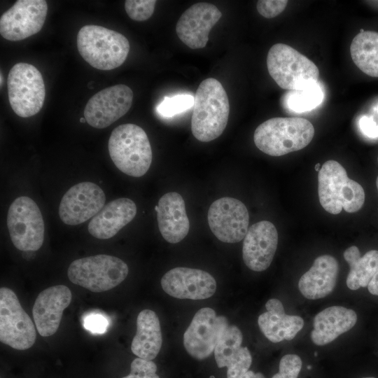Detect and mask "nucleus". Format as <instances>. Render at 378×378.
Segmentation results:
<instances>
[{
    "label": "nucleus",
    "instance_id": "f257e3e1",
    "mask_svg": "<svg viewBox=\"0 0 378 378\" xmlns=\"http://www.w3.org/2000/svg\"><path fill=\"white\" fill-rule=\"evenodd\" d=\"M230 113L228 97L222 84L214 78L204 80L194 97L191 130L200 141L209 142L222 134Z\"/></svg>",
    "mask_w": 378,
    "mask_h": 378
},
{
    "label": "nucleus",
    "instance_id": "f03ea898",
    "mask_svg": "<svg viewBox=\"0 0 378 378\" xmlns=\"http://www.w3.org/2000/svg\"><path fill=\"white\" fill-rule=\"evenodd\" d=\"M314 127L308 120L273 118L255 129L253 140L257 148L271 156H281L306 147L312 140Z\"/></svg>",
    "mask_w": 378,
    "mask_h": 378
},
{
    "label": "nucleus",
    "instance_id": "7ed1b4c3",
    "mask_svg": "<svg viewBox=\"0 0 378 378\" xmlns=\"http://www.w3.org/2000/svg\"><path fill=\"white\" fill-rule=\"evenodd\" d=\"M318 192L322 207L338 214L359 211L365 202V192L356 181L349 178L346 169L335 160L326 161L318 174Z\"/></svg>",
    "mask_w": 378,
    "mask_h": 378
},
{
    "label": "nucleus",
    "instance_id": "20e7f679",
    "mask_svg": "<svg viewBox=\"0 0 378 378\" xmlns=\"http://www.w3.org/2000/svg\"><path fill=\"white\" fill-rule=\"evenodd\" d=\"M77 48L81 57L92 67L111 70L125 61L130 46L122 34L102 26L89 24L79 30Z\"/></svg>",
    "mask_w": 378,
    "mask_h": 378
},
{
    "label": "nucleus",
    "instance_id": "39448f33",
    "mask_svg": "<svg viewBox=\"0 0 378 378\" xmlns=\"http://www.w3.org/2000/svg\"><path fill=\"white\" fill-rule=\"evenodd\" d=\"M108 147L113 162L122 173L140 177L149 169L152 149L148 136L141 127L131 123L118 126L111 134Z\"/></svg>",
    "mask_w": 378,
    "mask_h": 378
},
{
    "label": "nucleus",
    "instance_id": "423d86ee",
    "mask_svg": "<svg viewBox=\"0 0 378 378\" xmlns=\"http://www.w3.org/2000/svg\"><path fill=\"white\" fill-rule=\"evenodd\" d=\"M267 66L276 84L289 91L317 83L319 77L318 69L312 61L284 43H276L270 48Z\"/></svg>",
    "mask_w": 378,
    "mask_h": 378
},
{
    "label": "nucleus",
    "instance_id": "0eeeda50",
    "mask_svg": "<svg viewBox=\"0 0 378 378\" xmlns=\"http://www.w3.org/2000/svg\"><path fill=\"white\" fill-rule=\"evenodd\" d=\"M127 265L109 255H96L74 260L67 270L69 279L92 292L111 290L122 283L128 274Z\"/></svg>",
    "mask_w": 378,
    "mask_h": 378
},
{
    "label": "nucleus",
    "instance_id": "6e6552de",
    "mask_svg": "<svg viewBox=\"0 0 378 378\" xmlns=\"http://www.w3.org/2000/svg\"><path fill=\"white\" fill-rule=\"evenodd\" d=\"M7 85L9 103L18 115L28 118L40 111L46 88L41 72L34 65L14 64L8 73Z\"/></svg>",
    "mask_w": 378,
    "mask_h": 378
},
{
    "label": "nucleus",
    "instance_id": "1a4fd4ad",
    "mask_svg": "<svg viewBox=\"0 0 378 378\" xmlns=\"http://www.w3.org/2000/svg\"><path fill=\"white\" fill-rule=\"evenodd\" d=\"M7 226L14 246L22 251L38 250L44 239V222L40 209L30 197L21 196L11 203Z\"/></svg>",
    "mask_w": 378,
    "mask_h": 378
},
{
    "label": "nucleus",
    "instance_id": "9d476101",
    "mask_svg": "<svg viewBox=\"0 0 378 378\" xmlns=\"http://www.w3.org/2000/svg\"><path fill=\"white\" fill-rule=\"evenodd\" d=\"M36 339L35 326L13 290L0 288V341L17 350L31 347Z\"/></svg>",
    "mask_w": 378,
    "mask_h": 378
},
{
    "label": "nucleus",
    "instance_id": "9b49d317",
    "mask_svg": "<svg viewBox=\"0 0 378 378\" xmlns=\"http://www.w3.org/2000/svg\"><path fill=\"white\" fill-rule=\"evenodd\" d=\"M207 218L211 232L223 242H239L248 230V211L242 202L233 197L215 200L209 209Z\"/></svg>",
    "mask_w": 378,
    "mask_h": 378
},
{
    "label": "nucleus",
    "instance_id": "f8f14e48",
    "mask_svg": "<svg viewBox=\"0 0 378 378\" xmlns=\"http://www.w3.org/2000/svg\"><path fill=\"white\" fill-rule=\"evenodd\" d=\"M228 326L225 316H216L209 307L198 310L184 332L183 345L187 352L197 360L208 358Z\"/></svg>",
    "mask_w": 378,
    "mask_h": 378
},
{
    "label": "nucleus",
    "instance_id": "ddd939ff",
    "mask_svg": "<svg viewBox=\"0 0 378 378\" xmlns=\"http://www.w3.org/2000/svg\"><path fill=\"white\" fill-rule=\"evenodd\" d=\"M45 0H18L0 18V34L8 41L23 40L42 29L47 15Z\"/></svg>",
    "mask_w": 378,
    "mask_h": 378
},
{
    "label": "nucleus",
    "instance_id": "4468645a",
    "mask_svg": "<svg viewBox=\"0 0 378 378\" xmlns=\"http://www.w3.org/2000/svg\"><path fill=\"white\" fill-rule=\"evenodd\" d=\"M132 90L125 85L106 88L88 100L84 110V118L94 128L107 127L127 113L132 106Z\"/></svg>",
    "mask_w": 378,
    "mask_h": 378
},
{
    "label": "nucleus",
    "instance_id": "2eb2a0df",
    "mask_svg": "<svg viewBox=\"0 0 378 378\" xmlns=\"http://www.w3.org/2000/svg\"><path fill=\"white\" fill-rule=\"evenodd\" d=\"M106 197L102 189L92 182H82L71 187L63 195L59 215L69 225L83 223L93 218L104 206Z\"/></svg>",
    "mask_w": 378,
    "mask_h": 378
},
{
    "label": "nucleus",
    "instance_id": "dca6fc26",
    "mask_svg": "<svg viewBox=\"0 0 378 378\" xmlns=\"http://www.w3.org/2000/svg\"><path fill=\"white\" fill-rule=\"evenodd\" d=\"M161 286L174 298L198 300L212 296L216 290V282L207 272L181 267L166 272L162 277Z\"/></svg>",
    "mask_w": 378,
    "mask_h": 378
},
{
    "label": "nucleus",
    "instance_id": "f3484780",
    "mask_svg": "<svg viewBox=\"0 0 378 378\" xmlns=\"http://www.w3.org/2000/svg\"><path fill=\"white\" fill-rule=\"evenodd\" d=\"M222 16L212 4L196 3L186 10L178 19L176 31L179 39L192 49L203 48L211 28Z\"/></svg>",
    "mask_w": 378,
    "mask_h": 378
},
{
    "label": "nucleus",
    "instance_id": "a211bd4d",
    "mask_svg": "<svg viewBox=\"0 0 378 378\" xmlns=\"http://www.w3.org/2000/svg\"><path fill=\"white\" fill-rule=\"evenodd\" d=\"M278 245V232L274 224L262 220L253 224L244 239L242 255L245 265L255 272L267 270Z\"/></svg>",
    "mask_w": 378,
    "mask_h": 378
},
{
    "label": "nucleus",
    "instance_id": "6ab92c4d",
    "mask_svg": "<svg viewBox=\"0 0 378 378\" xmlns=\"http://www.w3.org/2000/svg\"><path fill=\"white\" fill-rule=\"evenodd\" d=\"M71 297L70 289L64 285L50 286L38 295L32 316L40 335L49 337L57 332L63 312L70 304Z\"/></svg>",
    "mask_w": 378,
    "mask_h": 378
},
{
    "label": "nucleus",
    "instance_id": "aec40b11",
    "mask_svg": "<svg viewBox=\"0 0 378 378\" xmlns=\"http://www.w3.org/2000/svg\"><path fill=\"white\" fill-rule=\"evenodd\" d=\"M155 209L159 230L169 243L176 244L183 240L189 232L190 223L182 196L176 192L164 194Z\"/></svg>",
    "mask_w": 378,
    "mask_h": 378
},
{
    "label": "nucleus",
    "instance_id": "412c9836",
    "mask_svg": "<svg viewBox=\"0 0 378 378\" xmlns=\"http://www.w3.org/2000/svg\"><path fill=\"white\" fill-rule=\"evenodd\" d=\"M136 211V204L129 198L113 200L92 218L88 232L97 239L111 238L133 220Z\"/></svg>",
    "mask_w": 378,
    "mask_h": 378
},
{
    "label": "nucleus",
    "instance_id": "4be33fe9",
    "mask_svg": "<svg viewBox=\"0 0 378 378\" xmlns=\"http://www.w3.org/2000/svg\"><path fill=\"white\" fill-rule=\"evenodd\" d=\"M339 265L332 255L317 257L311 268L300 279L298 288L309 300L325 298L334 290L338 274Z\"/></svg>",
    "mask_w": 378,
    "mask_h": 378
},
{
    "label": "nucleus",
    "instance_id": "5701e85b",
    "mask_svg": "<svg viewBox=\"0 0 378 378\" xmlns=\"http://www.w3.org/2000/svg\"><path fill=\"white\" fill-rule=\"evenodd\" d=\"M265 307L267 312L259 316L258 323L261 332L270 342L292 340L303 328V318L286 314L280 300L270 299L266 302Z\"/></svg>",
    "mask_w": 378,
    "mask_h": 378
},
{
    "label": "nucleus",
    "instance_id": "b1692460",
    "mask_svg": "<svg viewBox=\"0 0 378 378\" xmlns=\"http://www.w3.org/2000/svg\"><path fill=\"white\" fill-rule=\"evenodd\" d=\"M356 321L357 314L353 309L342 306L327 307L314 316L311 340L318 346L328 344L351 330Z\"/></svg>",
    "mask_w": 378,
    "mask_h": 378
},
{
    "label": "nucleus",
    "instance_id": "393cba45",
    "mask_svg": "<svg viewBox=\"0 0 378 378\" xmlns=\"http://www.w3.org/2000/svg\"><path fill=\"white\" fill-rule=\"evenodd\" d=\"M162 342L160 323L156 313L144 309L136 318V332L131 350L137 357L151 360L160 351Z\"/></svg>",
    "mask_w": 378,
    "mask_h": 378
},
{
    "label": "nucleus",
    "instance_id": "a878e982",
    "mask_svg": "<svg viewBox=\"0 0 378 378\" xmlns=\"http://www.w3.org/2000/svg\"><path fill=\"white\" fill-rule=\"evenodd\" d=\"M344 258L350 267L347 287L354 290L368 287L378 266V251L371 250L361 256L358 247L351 246L344 251Z\"/></svg>",
    "mask_w": 378,
    "mask_h": 378
},
{
    "label": "nucleus",
    "instance_id": "bb28decb",
    "mask_svg": "<svg viewBox=\"0 0 378 378\" xmlns=\"http://www.w3.org/2000/svg\"><path fill=\"white\" fill-rule=\"evenodd\" d=\"M351 57L365 74L378 77V32L365 31L358 34L350 46Z\"/></svg>",
    "mask_w": 378,
    "mask_h": 378
},
{
    "label": "nucleus",
    "instance_id": "cd10ccee",
    "mask_svg": "<svg viewBox=\"0 0 378 378\" xmlns=\"http://www.w3.org/2000/svg\"><path fill=\"white\" fill-rule=\"evenodd\" d=\"M243 335L236 326H228L220 335L214 349L218 368L227 367L241 347Z\"/></svg>",
    "mask_w": 378,
    "mask_h": 378
},
{
    "label": "nucleus",
    "instance_id": "c85d7f7f",
    "mask_svg": "<svg viewBox=\"0 0 378 378\" xmlns=\"http://www.w3.org/2000/svg\"><path fill=\"white\" fill-rule=\"evenodd\" d=\"M323 97V90L317 82L302 90H290L285 95V103L290 111L302 113L317 107Z\"/></svg>",
    "mask_w": 378,
    "mask_h": 378
},
{
    "label": "nucleus",
    "instance_id": "c756f323",
    "mask_svg": "<svg viewBox=\"0 0 378 378\" xmlns=\"http://www.w3.org/2000/svg\"><path fill=\"white\" fill-rule=\"evenodd\" d=\"M194 105V97L190 94H178L165 97L158 105V111L163 116L171 117L182 113Z\"/></svg>",
    "mask_w": 378,
    "mask_h": 378
},
{
    "label": "nucleus",
    "instance_id": "7c9ffc66",
    "mask_svg": "<svg viewBox=\"0 0 378 378\" xmlns=\"http://www.w3.org/2000/svg\"><path fill=\"white\" fill-rule=\"evenodd\" d=\"M155 4V0H127L125 2V9L132 20L144 21L153 15Z\"/></svg>",
    "mask_w": 378,
    "mask_h": 378
},
{
    "label": "nucleus",
    "instance_id": "2f4dec72",
    "mask_svg": "<svg viewBox=\"0 0 378 378\" xmlns=\"http://www.w3.org/2000/svg\"><path fill=\"white\" fill-rule=\"evenodd\" d=\"M252 356L247 347H241L234 358L227 367V378H240L248 371Z\"/></svg>",
    "mask_w": 378,
    "mask_h": 378
},
{
    "label": "nucleus",
    "instance_id": "473e14b6",
    "mask_svg": "<svg viewBox=\"0 0 378 378\" xmlns=\"http://www.w3.org/2000/svg\"><path fill=\"white\" fill-rule=\"evenodd\" d=\"M302 362L296 354H286L279 362V372L272 378H298L302 369Z\"/></svg>",
    "mask_w": 378,
    "mask_h": 378
},
{
    "label": "nucleus",
    "instance_id": "72a5a7b5",
    "mask_svg": "<svg viewBox=\"0 0 378 378\" xmlns=\"http://www.w3.org/2000/svg\"><path fill=\"white\" fill-rule=\"evenodd\" d=\"M156 371L154 362L138 357L131 363L130 373L122 378H160Z\"/></svg>",
    "mask_w": 378,
    "mask_h": 378
},
{
    "label": "nucleus",
    "instance_id": "f704fd0d",
    "mask_svg": "<svg viewBox=\"0 0 378 378\" xmlns=\"http://www.w3.org/2000/svg\"><path fill=\"white\" fill-rule=\"evenodd\" d=\"M288 1L285 0H260L256 8L258 13L266 18H272L284 11Z\"/></svg>",
    "mask_w": 378,
    "mask_h": 378
},
{
    "label": "nucleus",
    "instance_id": "c9c22d12",
    "mask_svg": "<svg viewBox=\"0 0 378 378\" xmlns=\"http://www.w3.org/2000/svg\"><path fill=\"white\" fill-rule=\"evenodd\" d=\"M108 325V320L101 314L92 313L83 319V326L93 333H104Z\"/></svg>",
    "mask_w": 378,
    "mask_h": 378
},
{
    "label": "nucleus",
    "instance_id": "e433bc0d",
    "mask_svg": "<svg viewBox=\"0 0 378 378\" xmlns=\"http://www.w3.org/2000/svg\"><path fill=\"white\" fill-rule=\"evenodd\" d=\"M359 126L362 132L368 137H378V125L373 118L363 116L359 120Z\"/></svg>",
    "mask_w": 378,
    "mask_h": 378
},
{
    "label": "nucleus",
    "instance_id": "4c0bfd02",
    "mask_svg": "<svg viewBox=\"0 0 378 378\" xmlns=\"http://www.w3.org/2000/svg\"><path fill=\"white\" fill-rule=\"evenodd\" d=\"M368 289L371 294L378 296V266L374 274L368 285Z\"/></svg>",
    "mask_w": 378,
    "mask_h": 378
},
{
    "label": "nucleus",
    "instance_id": "58836bf2",
    "mask_svg": "<svg viewBox=\"0 0 378 378\" xmlns=\"http://www.w3.org/2000/svg\"><path fill=\"white\" fill-rule=\"evenodd\" d=\"M240 378H265V377L261 372L255 373L251 370H248Z\"/></svg>",
    "mask_w": 378,
    "mask_h": 378
},
{
    "label": "nucleus",
    "instance_id": "ea45409f",
    "mask_svg": "<svg viewBox=\"0 0 378 378\" xmlns=\"http://www.w3.org/2000/svg\"><path fill=\"white\" fill-rule=\"evenodd\" d=\"M320 166H321L320 163H317V164L315 165V170L317 171V172H319V170H320V169H319Z\"/></svg>",
    "mask_w": 378,
    "mask_h": 378
},
{
    "label": "nucleus",
    "instance_id": "a19ab883",
    "mask_svg": "<svg viewBox=\"0 0 378 378\" xmlns=\"http://www.w3.org/2000/svg\"><path fill=\"white\" fill-rule=\"evenodd\" d=\"M0 78H1V86L3 80H4L3 76H2L1 73V75H0Z\"/></svg>",
    "mask_w": 378,
    "mask_h": 378
},
{
    "label": "nucleus",
    "instance_id": "79ce46f5",
    "mask_svg": "<svg viewBox=\"0 0 378 378\" xmlns=\"http://www.w3.org/2000/svg\"><path fill=\"white\" fill-rule=\"evenodd\" d=\"M80 121L81 122H86L85 118H80Z\"/></svg>",
    "mask_w": 378,
    "mask_h": 378
},
{
    "label": "nucleus",
    "instance_id": "37998d69",
    "mask_svg": "<svg viewBox=\"0 0 378 378\" xmlns=\"http://www.w3.org/2000/svg\"><path fill=\"white\" fill-rule=\"evenodd\" d=\"M376 186H377V190H378V176H377V180H376Z\"/></svg>",
    "mask_w": 378,
    "mask_h": 378
},
{
    "label": "nucleus",
    "instance_id": "c03bdc74",
    "mask_svg": "<svg viewBox=\"0 0 378 378\" xmlns=\"http://www.w3.org/2000/svg\"><path fill=\"white\" fill-rule=\"evenodd\" d=\"M363 378H375V377H363Z\"/></svg>",
    "mask_w": 378,
    "mask_h": 378
},
{
    "label": "nucleus",
    "instance_id": "a18cd8bd",
    "mask_svg": "<svg viewBox=\"0 0 378 378\" xmlns=\"http://www.w3.org/2000/svg\"><path fill=\"white\" fill-rule=\"evenodd\" d=\"M377 111L378 112V106L377 107Z\"/></svg>",
    "mask_w": 378,
    "mask_h": 378
},
{
    "label": "nucleus",
    "instance_id": "49530a36",
    "mask_svg": "<svg viewBox=\"0 0 378 378\" xmlns=\"http://www.w3.org/2000/svg\"><path fill=\"white\" fill-rule=\"evenodd\" d=\"M210 378H214V377H210Z\"/></svg>",
    "mask_w": 378,
    "mask_h": 378
},
{
    "label": "nucleus",
    "instance_id": "de8ad7c7",
    "mask_svg": "<svg viewBox=\"0 0 378 378\" xmlns=\"http://www.w3.org/2000/svg\"><path fill=\"white\" fill-rule=\"evenodd\" d=\"M377 161H378V157H377Z\"/></svg>",
    "mask_w": 378,
    "mask_h": 378
}]
</instances>
